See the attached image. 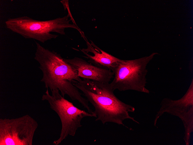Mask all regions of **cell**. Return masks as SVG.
Segmentation results:
<instances>
[{"label":"cell","mask_w":193,"mask_h":145,"mask_svg":"<svg viewBox=\"0 0 193 145\" xmlns=\"http://www.w3.org/2000/svg\"><path fill=\"white\" fill-rule=\"evenodd\" d=\"M51 91L50 95L47 89L42 96V100L47 101L51 109L57 114L60 119L61 129L60 137L53 142L54 144L58 145L69 135L75 136L77 129L82 126L81 122L83 118H96V116L75 106L62 96L58 89Z\"/></svg>","instance_id":"277c9868"},{"label":"cell","mask_w":193,"mask_h":145,"mask_svg":"<svg viewBox=\"0 0 193 145\" xmlns=\"http://www.w3.org/2000/svg\"><path fill=\"white\" fill-rule=\"evenodd\" d=\"M64 59L76 69L80 78L110 83L114 77V74L112 71L96 67L81 58L75 57Z\"/></svg>","instance_id":"ba28073f"},{"label":"cell","mask_w":193,"mask_h":145,"mask_svg":"<svg viewBox=\"0 0 193 145\" xmlns=\"http://www.w3.org/2000/svg\"><path fill=\"white\" fill-rule=\"evenodd\" d=\"M35 42L36 49L34 58L40 65L39 68L42 73L41 81L44 83L45 87L51 91L58 89L63 97L67 95L72 100L77 101L87 111L93 114L87 100L73 85L81 80L76 69L65 61L60 54Z\"/></svg>","instance_id":"6da1fadb"},{"label":"cell","mask_w":193,"mask_h":145,"mask_svg":"<svg viewBox=\"0 0 193 145\" xmlns=\"http://www.w3.org/2000/svg\"><path fill=\"white\" fill-rule=\"evenodd\" d=\"M69 14L62 17L47 21H39L29 17L24 16L10 18L5 22L6 27L26 39H33L42 43L55 39L59 35L52 34L55 32L61 35H65V30L72 28L76 29L81 37L84 34L76 23L70 22Z\"/></svg>","instance_id":"3957f363"},{"label":"cell","mask_w":193,"mask_h":145,"mask_svg":"<svg viewBox=\"0 0 193 145\" xmlns=\"http://www.w3.org/2000/svg\"><path fill=\"white\" fill-rule=\"evenodd\" d=\"M73 85L94 107L95 121H100L103 124L111 122L125 126L123 122L129 119L139 124L129 115V112L135 111L134 107L119 99L110 83L83 79Z\"/></svg>","instance_id":"7a4b0ae2"},{"label":"cell","mask_w":193,"mask_h":145,"mask_svg":"<svg viewBox=\"0 0 193 145\" xmlns=\"http://www.w3.org/2000/svg\"><path fill=\"white\" fill-rule=\"evenodd\" d=\"M84 39L87 48L80 50L88 59V62L96 67L113 72L122 60L102 50L92 41L90 43L86 37Z\"/></svg>","instance_id":"9c48e42d"},{"label":"cell","mask_w":193,"mask_h":145,"mask_svg":"<svg viewBox=\"0 0 193 145\" xmlns=\"http://www.w3.org/2000/svg\"><path fill=\"white\" fill-rule=\"evenodd\" d=\"M161 107L154 120L156 126L157 120L164 113L177 116L182 122L184 128V140L186 145L190 142L193 131V80L185 95L180 99L173 100L165 98L162 100Z\"/></svg>","instance_id":"52a82bcc"},{"label":"cell","mask_w":193,"mask_h":145,"mask_svg":"<svg viewBox=\"0 0 193 145\" xmlns=\"http://www.w3.org/2000/svg\"><path fill=\"white\" fill-rule=\"evenodd\" d=\"M38 126L37 121L28 114L0 118V145H32Z\"/></svg>","instance_id":"8992f818"},{"label":"cell","mask_w":193,"mask_h":145,"mask_svg":"<svg viewBox=\"0 0 193 145\" xmlns=\"http://www.w3.org/2000/svg\"><path fill=\"white\" fill-rule=\"evenodd\" d=\"M158 53L131 60H122L113 72L114 76L110 83L114 90L120 91L132 90L149 93L146 88L148 64Z\"/></svg>","instance_id":"5b68a950"}]
</instances>
